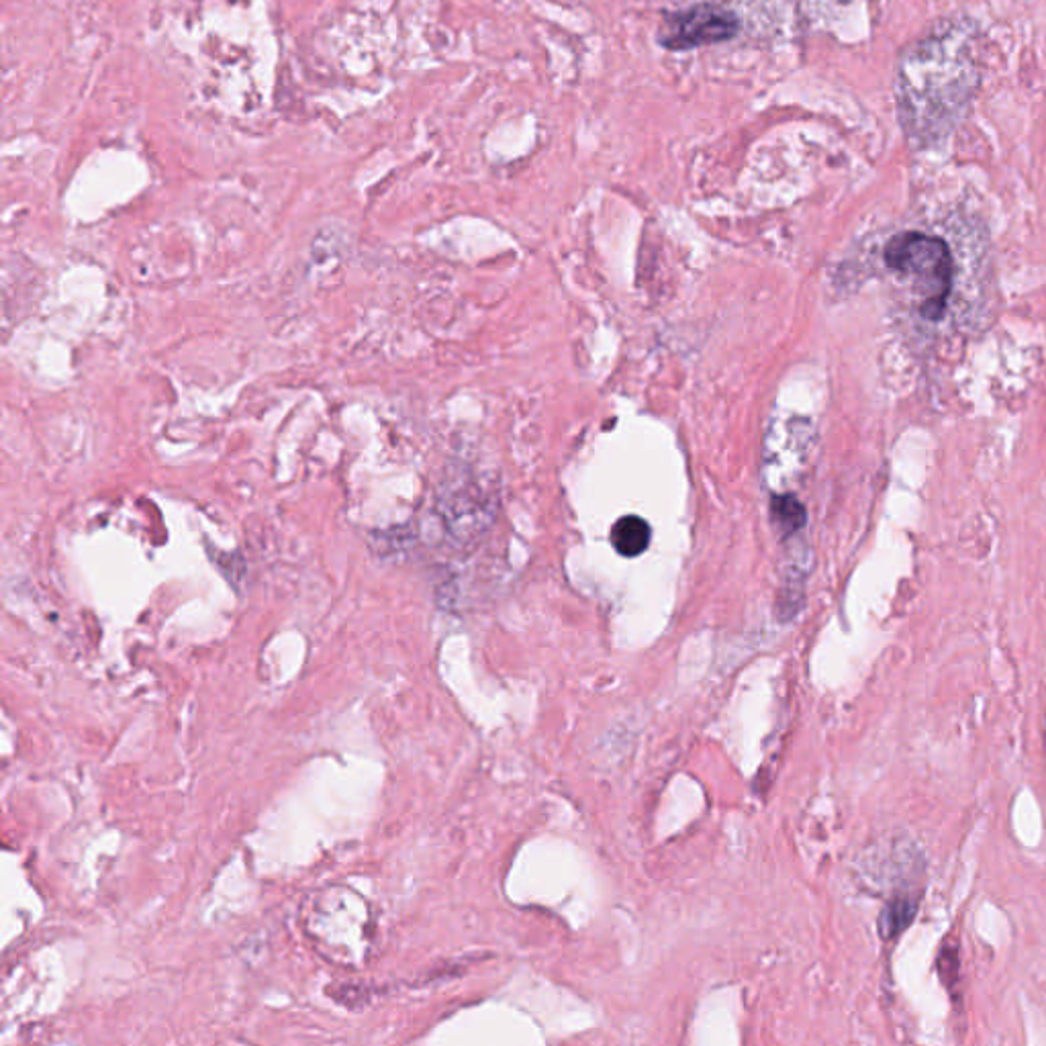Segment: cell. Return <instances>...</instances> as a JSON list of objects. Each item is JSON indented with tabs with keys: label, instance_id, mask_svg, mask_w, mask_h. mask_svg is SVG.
Segmentation results:
<instances>
[{
	"label": "cell",
	"instance_id": "cell-1",
	"mask_svg": "<svg viewBox=\"0 0 1046 1046\" xmlns=\"http://www.w3.org/2000/svg\"><path fill=\"white\" fill-rule=\"evenodd\" d=\"M885 262L914 284L922 315L940 319L953 287V258L942 237L920 231L899 233L885 246Z\"/></svg>",
	"mask_w": 1046,
	"mask_h": 1046
},
{
	"label": "cell",
	"instance_id": "cell-2",
	"mask_svg": "<svg viewBox=\"0 0 1046 1046\" xmlns=\"http://www.w3.org/2000/svg\"><path fill=\"white\" fill-rule=\"evenodd\" d=\"M738 27V17L726 7L701 3L685 11L664 13L658 43L671 52H687L728 41L738 33Z\"/></svg>",
	"mask_w": 1046,
	"mask_h": 1046
},
{
	"label": "cell",
	"instance_id": "cell-3",
	"mask_svg": "<svg viewBox=\"0 0 1046 1046\" xmlns=\"http://www.w3.org/2000/svg\"><path fill=\"white\" fill-rule=\"evenodd\" d=\"M613 548L622 556H640L650 544V526L636 515H626L613 526Z\"/></svg>",
	"mask_w": 1046,
	"mask_h": 1046
},
{
	"label": "cell",
	"instance_id": "cell-4",
	"mask_svg": "<svg viewBox=\"0 0 1046 1046\" xmlns=\"http://www.w3.org/2000/svg\"><path fill=\"white\" fill-rule=\"evenodd\" d=\"M916 912H918V903L914 901V897H895L881 912V922H879L881 934L885 938L897 936L899 932H903L912 924Z\"/></svg>",
	"mask_w": 1046,
	"mask_h": 1046
},
{
	"label": "cell",
	"instance_id": "cell-5",
	"mask_svg": "<svg viewBox=\"0 0 1046 1046\" xmlns=\"http://www.w3.org/2000/svg\"><path fill=\"white\" fill-rule=\"evenodd\" d=\"M773 515H775L777 523H781L787 532H793L805 523V511H803L801 503L795 501L793 497H777L773 501Z\"/></svg>",
	"mask_w": 1046,
	"mask_h": 1046
}]
</instances>
